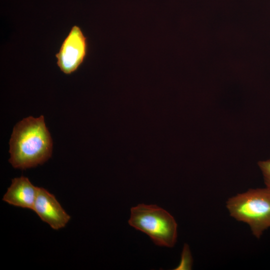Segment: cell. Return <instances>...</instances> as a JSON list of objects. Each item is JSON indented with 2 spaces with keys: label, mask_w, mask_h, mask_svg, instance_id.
<instances>
[{
  "label": "cell",
  "mask_w": 270,
  "mask_h": 270,
  "mask_svg": "<svg viewBox=\"0 0 270 270\" xmlns=\"http://www.w3.org/2000/svg\"><path fill=\"white\" fill-rule=\"evenodd\" d=\"M128 222L157 246L172 248L176 244L177 224L168 212L156 205L142 204L132 207Z\"/></svg>",
  "instance_id": "3"
},
{
  "label": "cell",
  "mask_w": 270,
  "mask_h": 270,
  "mask_svg": "<svg viewBox=\"0 0 270 270\" xmlns=\"http://www.w3.org/2000/svg\"><path fill=\"white\" fill-rule=\"evenodd\" d=\"M9 162L16 168L36 166L52 156V142L43 116H28L14 127L10 141Z\"/></svg>",
  "instance_id": "1"
},
{
  "label": "cell",
  "mask_w": 270,
  "mask_h": 270,
  "mask_svg": "<svg viewBox=\"0 0 270 270\" xmlns=\"http://www.w3.org/2000/svg\"><path fill=\"white\" fill-rule=\"evenodd\" d=\"M32 210L55 230L64 228L70 219L55 196L43 188H38Z\"/></svg>",
  "instance_id": "5"
},
{
  "label": "cell",
  "mask_w": 270,
  "mask_h": 270,
  "mask_svg": "<svg viewBox=\"0 0 270 270\" xmlns=\"http://www.w3.org/2000/svg\"><path fill=\"white\" fill-rule=\"evenodd\" d=\"M258 166L262 173L266 188L270 190V160L260 161Z\"/></svg>",
  "instance_id": "8"
},
{
  "label": "cell",
  "mask_w": 270,
  "mask_h": 270,
  "mask_svg": "<svg viewBox=\"0 0 270 270\" xmlns=\"http://www.w3.org/2000/svg\"><path fill=\"white\" fill-rule=\"evenodd\" d=\"M193 260L189 246L184 244L181 254L180 262L174 270H190L192 269Z\"/></svg>",
  "instance_id": "7"
},
{
  "label": "cell",
  "mask_w": 270,
  "mask_h": 270,
  "mask_svg": "<svg viewBox=\"0 0 270 270\" xmlns=\"http://www.w3.org/2000/svg\"><path fill=\"white\" fill-rule=\"evenodd\" d=\"M88 50L87 38L80 28L72 26L56 54L58 67L66 74H72L83 62Z\"/></svg>",
  "instance_id": "4"
},
{
  "label": "cell",
  "mask_w": 270,
  "mask_h": 270,
  "mask_svg": "<svg viewBox=\"0 0 270 270\" xmlns=\"http://www.w3.org/2000/svg\"><path fill=\"white\" fill-rule=\"evenodd\" d=\"M226 206L230 216L248 224L258 238L270 228V190L267 188H250L232 196Z\"/></svg>",
  "instance_id": "2"
},
{
  "label": "cell",
  "mask_w": 270,
  "mask_h": 270,
  "mask_svg": "<svg viewBox=\"0 0 270 270\" xmlns=\"http://www.w3.org/2000/svg\"><path fill=\"white\" fill-rule=\"evenodd\" d=\"M38 187L35 186L26 177L21 176L12 180L2 200L10 204L33 210Z\"/></svg>",
  "instance_id": "6"
}]
</instances>
